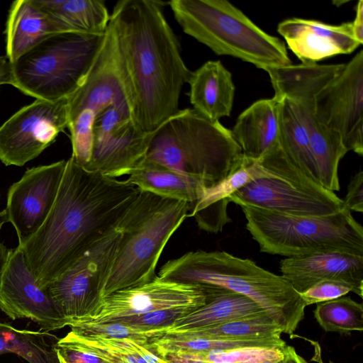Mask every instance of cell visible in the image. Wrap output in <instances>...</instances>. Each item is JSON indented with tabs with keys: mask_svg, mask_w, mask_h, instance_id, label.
Segmentation results:
<instances>
[{
	"mask_svg": "<svg viewBox=\"0 0 363 363\" xmlns=\"http://www.w3.org/2000/svg\"><path fill=\"white\" fill-rule=\"evenodd\" d=\"M174 16L188 35L218 55H228L264 69L292 64L285 44L226 0H172Z\"/></svg>",
	"mask_w": 363,
	"mask_h": 363,
	"instance_id": "cell-6",
	"label": "cell"
},
{
	"mask_svg": "<svg viewBox=\"0 0 363 363\" xmlns=\"http://www.w3.org/2000/svg\"><path fill=\"white\" fill-rule=\"evenodd\" d=\"M189 212V206L184 201L139 189L136 199L117 228L120 243L101 298L154 280L166 244Z\"/></svg>",
	"mask_w": 363,
	"mask_h": 363,
	"instance_id": "cell-5",
	"label": "cell"
},
{
	"mask_svg": "<svg viewBox=\"0 0 363 363\" xmlns=\"http://www.w3.org/2000/svg\"><path fill=\"white\" fill-rule=\"evenodd\" d=\"M270 177V170L259 160L244 156L240 166L225 179L203 194L189 217H194L199 227L216 233L232 220L228 214L230 196L252 180Z\"/></svg>",
	"mask_w": 363,
	"mask_h": 363,
	"instance_id": "cell-21",
	"label": "cell"
},
{
	"mask_svg": "<svg viewBox=\"0 0 363 363\" xmlns=\"http://www.w3.org/2000/svg\"><path fill=\"white\" fill-rule=\"evenodd\" d=\"M54 350L59 363H105L95 354L65 337L57 340Z\"/></svg>",
	"mask_w": 363,
	"mask_h": 363,
	"instance_id": "cell-37",
	"label": "cell"
},
{
	"mask_svg": "<svg viewBox=\"0 0 363 363\" xmlns=\"http://www.w3.org/2000/svg\"><path fill=\"white\" fill-rule=\"evenodd\" d=\"M314 318L326 332L350 333L363 330V306L350 296L317 303Z\"/></svg>",
	"mask_w": 363,
	"mask_h": 363,
	"instance_id": "cell-31",
	"label": "cell"
},
{
	"mask_svg": "<svg viewBox=\"0 0 363 363\" xmlns=\"http://www.w3.org/2000/svg\"><path fill=\"white\" fill-rule=\"evenodd\" d=\"M158 276L182 284L218 286L257 303L281 328L292 335L304 318L306 307L300 294L282 276L250 259L225 251H191L167 261Z\"/></svg>",
	"mask_w": 363,
	"mask_h": 363,
	"instance_id": "cell-3",
	"label": "cell"
},
{
	"mask_svg": "<svg viewBox=\"0 0 363 363\" xmlns=\"http://www.w3.org/2000/svg\"><path fill=\"white\" fill-rule=\"evenodd\" d=\"M120 240V232L112 231L43 288L67 319V326L101 300Z\"/></svg>",
	"mask_w": 363,
	"mask_h": 363,
	"instance_id": "cell-9",
	"label": "cell"
},
{
	"mask_svg": "<svg viewBox=\"0 0 363 363\" xmlns=\"http://www.w3.org/2000/svg\"><path fill=\"white\" fill-rule=\"evenodd\" d=\"M42 9L57 18L77 32L104 34L110 16L104 1L33 0Z\"/></svg>",
	"mask_w": 363,
	"mask_h": 363,
	"instance_id": "cell-28",
	"label": "cell"
},
{
	"mask_svg": "<svg viewBox=\"0 0 363 363\" xmlns=\"http://www.w3.org/2000/svg\"><path fill=\"white\" fill-rule=\"evenodd\" d=\"M282 276L298 293L325 280H340L353 285L363 295V255L324 252L286 257L279 262Z\"/></svg>",
	"mask_w": 363,
	"mask_h": 363,
	"instance_id": "cell-19",
	"label": "cell"
},
{
	"mask_svg": "<svg viewBox=\"0 0 363 363\" xmlns=\"http://www.w3.org/2000/svg\"><path fill=\"white\" fill-rule=\"evenodd\" d=\"M67 32L77 31L40 8L33 0L14 1L4 31L6 57L12 63L49 36Z\"/></svg>",
	"mask_w": 363,
	"mask_h": 363,
	"instance_id": "cell-20",
	"label": "cell"
},
{
	"mask_svg": "<svg viewBox=\"0 0 363 363\" xmlns=\"http://www.w3.org/2000/svg\"><path fill=\"white\" fill-rule=\"evenodd\" d=\"M308 133L310 145L322 186L331 191L340 190L338 167L348 152L340 136L322 124L311 103L298 106Z\"/></svg>",
	"mask_w": 363,
	"mask_h": 363,
	"instance_id": "cell-27",
	"label": "cell"
},
{
	"mask_svg": "<svg viewBox=\"0 0 363 363\" xmlns=\"http://www.w3.org/2000/svg\"><path fill=\"white\" fill-rule=\"evenodd\" d=\"M11 79V63L6 57L0 56V87L10 84Z\"/></svg>",
	"mask_w": 363,
	"mask_h": 363,
	"instance_id": "cell-41",
	"label": "cell"
},
{
	"mask_svg": "<svg viewBox=\"0 0 363 363\" xmlns=\"http://www.w3.org/2000/svg\"><path fill=\"white\" fill-rule=\"evenodd\" d=\"M246 157L259 160L278 143V99L256 101L242 111L230 130Z\"/></svg>",
	"mask_w": 363,
	"mask_h": 363,
	"instance_id": "cell-25",
	"label": "cell"
},
{
	"mask_svg": "<svg viewBox=\"0 0 363 363\" xmlns=\"http://www.w3.org/2000/svg\"><path fill=\"white\" fill-rule=\"evenodd\" d=\"M230 201L297 216H326L340 211L343 201L313 181L258 178L230 196Z\"/></svg>",
	"mask_w": 363,
	"mask_h": 363,
	"instance_id": "cell-13",
	"label": "cell"
},
{
	"mask_svg": "<svg viewBox=\"0 0 363 363\" xmlns=\"http://www.w3.org/2000/svg\"><path fill=\"white\" fill-rule=\"evenodd\" d=\"M347 191L343 201L342 208L350 212H363V172L359 170L352 177L347 186Z\"/></svg>",
	"mask_w": 363,
	"mask_h": 363,
	"instance_id": "cell-38",
	"label": "cell"
},
{
	"mask_svg": "<svg viewBox=\"0 0 363 363\" xmlns=\"http://www.w3.org/2000/svg\"><path fill=\"white\" fill-rule=\"evenodd\" d=\"M320 363H323V362L320 359ZM328 363H333V362H331V361H329V362H328Z\"/></svg>",
	"mask_w": 363,
	"mask_h": 363,
	"instance_id": "cell-44",
	"label": "cell"
},
{
	"mask_svg": "<svg viewBox=\"0 0 363 363\" xmlns=\"http://www.w3.org/2000/svg\"><path fill=\"white\" fill-rule=\"evenodd\" d=\"M139 189L125 180L67 160L53 206L38 230L19 245L44 288L96 242L117 229Z\"/></svg>",
	"mask_w": 363,
	"mask_h": 363,
	"instance_id": "cell-1",
	"label": "cell"
},
{
	"mask_svg": "<svg viewBox=\"0 0 363 363\" xmlns=\"http://www.w3.org/2000/svg\"><path fill=\"white\" fill-rule=\"evenodd\" d=\"M69 341L89 350L105 363H136L121 347L117 339L84 336L70 330L65 336Z\"/></svg>",
	"mask_w": 363,
	"mask_h": 363,
	"instance_id": "cell-34",
	"label": "cell"
},
{
	"mask_svg": "<svg viewBox=\"0 0 363 363\" xmlns=\"http://www.w3.org/2000/svg\"><path fill=\"white\" fill-rule=\"evenodd\" d=\"M68 125L67 98L35 99L0 126V160L21 167L36 158Z\"/></svg>",
	"mask_w": 363,
	"mask_h": 363,
	"instance_id": "cell-12",
	"label": "cell"
},
{
	"mask_svg": "<svg viewBox=\"0 0 363 363\" xmlns=\"http://www.w3.org/2000/svg\"><path fill=\"white\" fill-rule=\"evenodd\" d=\"M193 311L194 310L188 308L164 309L122 318L112 322L125 324L145 330L160 329L161 330L170 326L175 320Z\"/></svg>",
	"mask_w": 363,
	"mask_h": 363,
	"instance_id": "cell-35",
	"label": "cell"
},
{
	"mask_svg": "<svg viewBox=\"0 0 363 363\" xmlns=\"http://www.w3.org/2000/svg\"><path fill=\"white\" fill-rule=\"evenodd\" d=\"M74 333L84 336H99L112 339H128L147 345L150 340L160 336V330H145L125 324L79 323L69 326Z\"/></svg>",
	"mask_w": 363,
	"mask_h": 363,
	"instance_id": "cell-33",
	"label": "cell"
},
{
	"mask_svg": "<svg viewBox=\"0 0 363 363\" xmlns=\"http://www.w3.org/2000/svg\"><path fill=\"white\" fill-rule=\"evenodd\" d=\"M67 101L68 122L83 110H91L97 116L109 107L132 120L130 99L115 33L109 23L90 69Z\"/></svg>",
	"mask_w": 363,
	"mask_h": 363,
	"instance_id": "cell-14",
	"label": "cell"
},
{
	"mask_svg": "<svg viewBox=\"0 0 363 363\" xmlns=\"http://www.w3.org/2000/svg\"><path fill=\"white\" fill-rule=\"evenodd\" d=\"M67 160L28 169L8 191L6 213L16 229L18 245L41 227L55 203Z\"/></svg>",
	"mask_w": 363,
	"mask_h": 363,
	"instance_id": "cell-17",
	"label": "cell"
},
{
	"mask_svg": "<svg viewBox=\"0 0 363 363\" xmlns=\"http://www.w3.org/2000/svg\"><path fill=\"white\" fill-rule=\"evenodd\" d=\"M125 181L141 191L187 203L188 216L207 187L201 177L182 174L145 157L130 172Z\"/></svg>",
	"mask_w": 363,
	"mask_h": 363,
	"instance_id": "cell-24",
	"label": "cell"
},
{
	"mask_svg": "<svg viewBox=\"0 0 363 363\" xmlns=\"http://www.w3.org/2000/svg\"><path fill=\"white\" fill-rule=\"evenodd\" d=\"M145 157L182 174L201 177L211 187L238 169L244 155L231 131L219 121L185 108L153 133Z\"/></svg>",
	"mask_w": 363,
	"mask_h": 363,
	"instance_id": "cell-4",
	"label": "cell"
},
{
	"mask_svg": "<svg viewBox=\"0 0 363 363\" xmlns=\"http://www.w3.org/2000/svg\"><path fill=\"white\" fill-rule=\"evenodd\" d=\"M349 292H353L359 296L356 288L347 282L340 280H325L315 284L299 294L308 306L344 296Z\"/></svg>",
	"mask_w": 363,
	"mask_h": 363,
	"instance_id": "cell-36",
	"label": "cell"
},
{
	"mask_svg": "<svg viewBox=\"0 0 363 363\" xmlns=\"http://www.w3.org/2000/svg\"><path fill=\"white\" fill-rule=\"evenodd\" d=\"M282 330L268 315L234 320L223 324L164 335L213 340H258L279 338Z\"/></svg>",
	"mask_w": 363,
	"mask_h": 363,
	"instance_id": "cell-29",
	"label": "cell"
},
{
	"mask_svg": "<svg viewBox=\"0 0 363 363\" xmlns=\"http://www.w3.org/2000/svg\"><path fill=\"white\" fill-rule=\"evenodd\" d=\"M284 348L247 347L229 350L180 353L167 356L208 363H276L284 356ZM165 357V358H166Z\"/></svg>",
	"mask_w": 363,
	"mask_h": 363,
	"instance_id": "cell-32",
	"label": "cell"
},
{
	"mask_svg": "<svg viewBox=\"0 0 363 363\" xmlns=\"http://www.w3.org/2000/svg\"><path fill=\"white\" fill-rule=\"evenodd\" d=\"M164 359L169 360L172 363H208V362H201V361L188 360V359H182V358H179L177 357H173V356L167 357Z\"/></svg>",
	"mask_w": 363,
	"mask_h": 363,
	"instance_id": "cell-43",
	"label": "cell"
},
{
	"mask_svg": "<svg viewBox=\"0 0 363 363\" xmlns=\"http://www.w3.org/2000/svg\"><path fill=\"white\" fill-rule=\"evenodd\" d=\"M0 309L12 320H32L45 332L67 326L65 317L36 282L19 245L10 250L0 281Z\"/></svg>",
	"mask_w": 363,
	"mask_h": 363,
	"instance_id": "cell-16",
	"label": "cell"
},
{
	"mask_svg": "<svg viewBox=\"0 0 363 363\" xmlns=\"http://www.w3.org/2000/svg\"><path fill=\"white\" fill-rule=\"evenodd\" d=\"M9 222L6 209L0 211V230L4 224ZM10 250L0 242V281L7 264Z\"/></svg>",
	"mask_w": 363,
	"mask_h": 363,
	"instance_id": "cell-40",
	"label": "cell"
},
{
	"mask_svg": "<svg viewBox=\"0 0 363 363\" xmlns=\"http://www.w3.org/2000/svg\"><path fill=\"white\" fill-rule=\"evenodd\" d=\"M277 31L303 65H313L334 55L350 54L361 45L354 35L352 22L330 25L292 18L279 23Z\"/></svg>",
	"mask_w": 363,
	"mask_h": 363,
	"instance_id": "cell-18",
	"label": "cell"
},
{
	"mask_svg": "<svg viewBox=\"0 0 363 363\" xmlns=\"http://www.w3.org/2000/svg\"><path fill=\"white\" fill-rule=\"evenodd\" d=\"M187 83L193 109L212 122L230 115L235 96L231 73L220 60L206 62L191 72Z\"/></svg>",
	"mask_w": 363,
	"mask_h": 363,
	"instance_id": "cell-22",
	"label": "cell"
},
{
	"mask_svg": "<svg viewBox=\"0 0 363 363\" xmlns=\"http://www.w3.org/2000/svg\"><path fill=\"white\" fill-rule=\"evenodd\" d=\"M240 206L262 252L286 257L324 252L363 255V228L344 208L326 216H297Z\"/></svg>",
	"mask_w": 363,
	"mask_h": 363,
	"instance_id": "cell-7",
	"label": "cell"
},
{
	"mask_svg": "<svg viewBox=\"0 0 363 363\" xmlns=\"http://www.w3.org/2000/svg\"><path fill=\"white\" fill-rule=\"evenodd\" d=\"M206 285L182 284L157 277L147 284L115 291L69 325L106 323L155 311L188 308L196 310L208 301Z\"/></svg>",
	"mask_w": 363,
	"mask_h": 363,
	"instance_id": "cell-11",
	"label": "cell"
},
{
	"mask_svg": "<svg viewBox=\"0 0 363 363\" xmlns=\"http://www.w3.org/2000/svg\"><path fill=\"white\" fill-rule=\"evenodd\" d=\"M48 332L19 330L0 320V354L14 353L29 363H59Z\"/></svg>",
	"mask_w": 363,
	"mask_h": 363,
	"instance_id": "cell-30",
	"label": "cell"
},
{
	"mask_svg": "<svg viewBox=\"0 0 363 363\" xmlns=\"http://www.w3.org/2000/svg\"><path fill=\"white\" fill-rule=\"evenodd\" d=\"M284 357L276 363H307L292 346L286 345L284 349Z\"/></svg>",
	"mask_w": 363,
	"mask_h": 363,
	"instance_id": "cell-42",
	"label": "cell"
},
{
	"mask_svg": "<svg viewBox=\"0 0 363 363\" xmlns=\"http://www.w3.org/2000/svg\"><path fill=\"white\" fill-rule=\"evenodd\" d=\"M104 36L105 33L94 35L79 32L49 36L10 62V85L35 99L67 98L86 76Z\"/></svg>",
	"mask_w": 363,
	"mask_h": 363,
	"instance_id": "cell-8",
	"label": "cell"
},
{
	"mask_svg": "<svg viewBox=\"0 0 363 363\" xmlns=\"http://www.w3.org/2000/svg\"><path fill=\"white\" fill-rule=\"evenodd\" d=\"M352 23L353 33L357 40L363 43V1L359 0L356 6L355 18Z\"/></svg>",
	"mask_w": 363,
	"mask_h": 363,
	"instance_id": "cell-39",
	"label": "cell"
},
{
	"mask_svg": "<svg viewBox=\"0 0 363 363\" xmlns=\"http://www.w3.org/2000/svg\"><path fill=\"white\" fill-rule=\"evenodd\" d=\"M318 121L337 133L347 152L363 155V50L314 94Z\"/></svg>",
	"mask_w": 363,
	"mask_h": 363,
	"instance_id": "cell-10",
	"label": "cell"
},
{
	"mask_svg": "<svg viewBox=\"0 0 363 363\" xmlns=\"http://www.w3.org/2000/svg\"><path fill=\"white\" fill-rule=\"evenodd\" d=\"M163 1L120 0L110 16L129 93L132 120L154 133L179 111L183 85L191 71L167 21Z\"/></svg>",
	"mask_w": 363,
	"mask_h": 363,
	"instance_id": "cell-2",
	"label": "cell"
},
{
	"mask_svg": "<svg viewBox=\"0 0 363 363\" xmlns=\"http://www.w3.org/2000/svg\"><path fill=\"white\" fill-rule=\"evenodd\" d=\"M206 286L208 290L206 303L177 319L170 326L162 329L161 335L217 325L234 320L267 315L262 307L245 296L221 287Z\"/></svg>",
	"mask_w": 363,
	"mask_h": 363,
	"instance_id": "cell-23",
	"label": "cell"
},
{
	"mask_svg": "<svg viewBox=\"0 0 363 363\" xmlns=\"http://www.w3.org/2000/svg\"><path fill=\"white\" fill-rule=\"evenodd\" d=\"M274 96L278 99L279 146L303 175L321 185L306 123L298 105L286 96Z\"/></svg>",
	"mask_w": 363,
	"mask_h": 363,
	"instance_id": "cell-26",
	"label": "cell"
},
{
	"mask_svg": "<svg viewBox=\"0 0 363 363\" xmlns=\"http://www.w3.org/2000/svg\"><path fill=\"white\" fill-rule=\"evenodd\" d=\"M113 107L98 115L93 125L91 157L85 169L112 178L130 172L147 152L152 135Z\"/></svg>",
	"mask_w": 363,
	"mask_h": 363,
	"instance_id": "cell-15",
	"label": "cell"
}]
</instances>
